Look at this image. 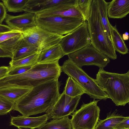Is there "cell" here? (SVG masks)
Returning <instances> with one entry per match:
<instances>
[{"label": "cell", "instance_id": "6da1fadb", "mask_svg": "<svg viewBox=\"0 0 129 129\" xmlns=\"http://www.w3.org/2000/svg\"><path fill=\"white\" fill-rule=\"evenodd\" d=\"M59 87L56 79L32 88L15 103L13 110L27 116L45 113L57 100L60 95Z\"/></svg>", "mask_w": 129, "mask_h": 129}, {"label": "cell", "instance_id": "cb8c5ba5", "mask_svg": "<svg viewBox=\"0 0 129 129\" xmlns=\"http://www.w3.org/2000/svg\"><path fill=\"white\" fill-rule=\"evenodd\" d=\"M63 91L66 95L72 97L82 95L85 93L82 86L70 77L67 79Z\"/></svg>", "mask_w": 129, "mask_h": 129}, {"label": "cell", "instance_id": "4fadbf2b", "mask_svg": "<svg viewBox=\"0 0 129 129\" xmlns=\"http://www.w3.org/2000/svg\"><path fill=\"white\" fill-rule=\"evenodd\" d=\"M36 18L35 13L26 12L16 16L7 14L5 21L8 26L13 29L22 32L29 28L37 25Z\"/></svg>", "mask_w": 129, "mask_h": 129}, {"label": "cell", "instance_id": "ac0fdd59", "mask_svg": "<svg viewBox=\"0 0 129 129\" xmlns=\"http://www.w3.org/2000/svg\"><path fill=\"white\" fill-rule=\"evenodd\" d=\"M66 0H28L24 11L35 13L52 7Z\"/></svg>", "mask_w": 129, "mask_h": 129}, {"label": "cell", "instance_id": "d6a6232c", "mask_svg": "<svg viewBox=\"0 0 129 129\" xmlns=\"http://www.w3.org/2000/svg\"><path fill=\"white\" fill-rule=\"evenodd\" d=\"M7 14L6 8L3 3L0 2V24H2Z\"/></svg>", "mask_w": 129, "mask_h": 129}, {"label": "cell", "instance_id": "44dd1931", "mask_svg": "<svg viewBox=\"0 0 129 129\" xmlns=\"http://www.w3.org/2000/svg\"><path fill=\"white\" fill-rule=\"evenodd\" d=\"M98 10L101 23L110 39L112 41L110 23L108 19L107 7L108 3L104 0H96Z\"/></svg>", "mask_w": 129, "mask_h": 129}, {"label": "cell", "instance_id": "52a82bcc", "mask_svg": "<svg viewBox=\"0 0 129 129\" xmlns=\"http://www.w3.org/2000/svg\"><path fill=\"white\" fill-rule=\"evenodd\" d=\"M22 32L23 39L41 52L59 44L63 36L49 31L37 25Z\"/></svg>", "mask_w": 129, "mask_h": 129}, {"label": "cell", "instance_id": "5bb4252c", "mask_svg": "<svg viewBox=\"0 0 129 129\" xmlns=\"http://www.w3.org/2000/svg\"><path fill=\"white\" fill-rule=\"evenodd\" d=\"M49 119L46 114L37 117H30L22 115L12 116L10 125L18 128L25 127L30 128H38L47 122Z\"/></svg>", "mask_w": 129, "mask_h": 129}, {"label": "cell", "instance_id": "d6986e66", "mask_svg": "<svg viewBox=\"0 0 129 129\" xmlns=\"http://www.w3.org/2000/svg\"><path fill=\"white\" fill-rule=\"evenodd\" d=\"M117 110L111 113L107 114V117L104 120L99 119L95 129H114L116 126L124 120L126 117L117 113Z\"/></svg>", "mask_w": 129, "mask_h": 129}, {"label": "cell", "instance_id": "484cf974", "mask_svg": "<svg viewBox=\"0 0 129 129\" xmlns=\"http://www.w3.org/2000/svg\"><path fill=\"white\" fill-rule=\"evenodd\" d=\"M41 51L23 58L15 61L11 60L9 62V67L13 68L15 67L24 66H33L37 63L38 59Z\"/></svg>", "mask_w": 129, "mask_h": 129}, {"label": "cell", "instance_id": "7a4b0ae2", "mask_svg": "<svg viewBox=\"0 0 129 129\" xmlns=\"http://www.w3.org/2000/svg\"><path fill=\"white\" fill-rule=\"evenodd\" d=\"M58 61L37 63L23 73L6 76L0 79V88L9 86L32 88L49 81L58 79L62 72Z\"/></svg>", "mask_w": 129, "mask_h": 129}, {"label": "cell", "instance_id": "4316f807", "mask_svg": "<svg viewBox=\"0 0 129 129\" xmlns=\"http://www.w3.org/2000/svg\"><path fill=\"white\" fill-rule=\"evenodd\" d=\"M23 39L22 34L0 43V47L13 53Z\"/></svg>", "mask_w": 129, "mask_h": 129}, {"label": "cell", "instance_id": "1f68e13d", "mask_svg": "<svg viewBox=\"0 0 129 129\" xmlns=\"http://www.w3.org/2000/svg\"><path fill=\"white\" fill-rule=\"evenodd\" d=\"M114 128H129V117H126L124 120L118 124Z\"/></svg>", "mask_w": 129, "mask_h": 129}, {"label": "cell", "instance_id": "836d02e7", "mask_svg": "<svg viewBox=\"0 0 129 129\" xmlns=\"http://www.w3.org/2000/svg\"><path fill=\"white\" fill-rule=\"evenodd\" d=\"M12 53L0 47V57H8L11 58Z\"/></svg>", "mask_w": 129, "mask_h": 129}, {"label": "cell", "instance_id": "d590c367", "mask_svg": "<svg viewBox=\"0 0 129 129\" xmlns=\"http://www.w3.org/2000/svg\"><path fill=\"white\" fill-rule=\"evenodd\" d=\"M13 30L7 25L0 24V33L9 31Z\"/></svg>", "mask_w": 129, "mask_h": 129}, {"label": "cell", "instance_id": "3957f363", "mask_svg": "<svg viewBox=\"0 0 129 129\" xmlns=\"http://www.w3.org/2000/svg\"><path fill=\"white\" fill-rule=\"evenodd\" d=\"M95 79L116 106H124L129 103V70L125 73L119 74L100 69Z\"/></svg>", "mask_w": 129, "mask_h": 129}, {"label": "cell", "instance_id": "ba28073f", "mask_svg": "<svg viewBox=\"0 0 129 129\" xmlns=\"http://www.w3.org/2000/svg\"><path fill=\"white\" fill-rule=\"evenodd\" d=\"M37 25L50 32L62 35H67L85 21L82 19L51 16L36 18Z\"/></svg>", "mask_w": 129, "mask_h": 129}, {"label": "cell", "instance_id": "9c48e42d", "mask_svg": "<svg viewBox=\"0 0 129 129\" xmlns=\"http://www.w3.org/2000/svg\"><path fill=\"white\" fill-rule=\"evenodd\" d=\"M68 59L79 67L94 66L103 69L110 62L109 58L91 44L67 55Z\"/></svg>", "mask_w": 129, "mask_h": 129}, {"label": "cell", "instance_id": "9a60e30c", "mask_svg": "<svg viewBox=\"0 0 129 129\" xmlns=\"http://www.w3.org/2000/svg\"><path fill=\"white\" fill-rule=\"evenodd\" d=\"M129 13V0H113L108 3V17L110 18L121 19Z\"/></svg>", "mask_w": 129, "mask_h": 129}, {"label": "cell", "instance_id": "74e56055", "mask_svg": "<svg viewBox=\"0 0 129 129\" xmlns=\"http://www.w3.org/2000/svg\"><path fill=\"white\" fill-rule=\"evenodd\" d=\"M18 129H23L20 128H18ZM32 129V128H30V129Z\"/></svg>", "mask_w": 129, "mask_h": 129}, {"label": "cell", "instance_id": "2e32d148", "mask_svg": "<svg viewBox=\"0 0 129 129\" xmlns=\"http://www.w3.org/2000/svg\"><path fill=\"white\" fill-rule=\"evenodd\" d=\"M65 55L59 44L43 50L40 53L38 63H47L59 61Z\"/></svg>", "mask_w": 129, "mask_h": 129}, {"label": "cell", "instance_id": "e0dca14e", "mask_svg": "<svg viewBox=\"0 0 129 129\" xmlns=\"http://www.w3.org/2000/svg\"><path fill=\"white\" fill-rule=\"evenodd\" d=\"M32 88L9 86L0 88V95L15 103Z\"/></svg>", "mask_w": 129, "mask_h": 129}, {"label": "cell", "instance_id": "603a6c76", "mask_svg": "<svg viewBox=\"0 0 129 129\" xmlns=\"http://www.w3.org/2000/svg\"><path fill=\"white\" fill-rule=\"evenodd\" d=\"M38 129H72L69 116L47 122Z\"/></svg>", "mask_w": 129, "mask_h": 129}, {"label": "cell", "instance_id": "7c38bea8", "mask_svg": "<svg viewBox=\"0 0 129 129\" xmlns=\"http://www.w3.org/2000/svg\"><path fill=\"white\" fill-rule=\"evenodd\" d=\"M81 95L72 97L63 91L55 104L45 112L49 118L59 119L69 116L76 111Z\"/></svg>", "mask_w": 129, "mask_h": 129}, {"label": "cell", "instance_id": "f1b7e54d", "mask_svg": "<svg viewBox=\"0 0 129 129\" xmlns=\"http://www.w3.org/2000/svg\"><path fill=\"white\" fill-rule=\"evenodd\" d=\"M15 103L0 95V115L7 114L13 110Z\"/></svg>", "mask_w": 129, "mask_h": 129}, {"label": "cell", "instance_id": "8d00e7d4", "mask_svg": "<svg viewBox=\"0 0 129 129\" xmlns=\"http://www.w3.org/2000/svg\"><path fill=\"white\" fill-rule=\"evenodd\" d=\"M123 40H127L129 38L128 34L127 32H126L123 34L122 36Z\"/></svg>", "mask_w": 129, "mask_h": 129}, {"label": "cell", "instance_id": "7402d4cb", "mask_svg": "<svg viewBox=\"0 0 129 129\" xmlns=\"http://www.w3.org/2000/svg\"><path fill=\"white\" fill-rule=\"evenodd\" d=\"M110 28L112 42L115 51L123 55L128 53V49L117 30L116 25L113 26L111 24Z\"/></svg>", "mask_w": 129, "mask_h": 129}, {"label": "cell", "instance_id": "8fae6325", "mask_svg": "<svg viewBox=\"0 0 129 129\" xmlns=\"http://www.w3.org/2000/svg\"><path fill=\"white\" fill-rule=\"evenodd\" d=\"M78 0H66L64 2L52 7L37 12L36 17L51 16L82 19L84 17L77 7Z\"/></svg>", "mask_w": 129, "mask_h": 129}, {"label": "cell", "instance_id": "f35d334b", "mask_svg": "<svg viewBox=\"0 0 129 129\" xmlns=\"http://www.w3.org/2000/svg\"><path fill=\"white\" fill-rule=\"evenodd\" d=\"M114 129H118L114 128ZM129 129V128H122V129Z\"/></svg>", "mask_w": 129, "mask_h": 129}, {"label": "cell", "instance_id": "d4e9b609", "mask_svg": "<svg viewBox=\"0 0 129 129\" xmlns=\"http://www.w3.org/2000/svg\"><path fill=\"white\" fill-rule=\"evenodd\" d=\"M6 8L9 12L24 11L28 0H2Z\"/></svg>", "mask_w": 129, "mask_h": 129}, {"label": "cell", "instance_id": "f546056e", "mask_svg": "<svg viewBox=\"0 0 129 129\" xmlns=\"http://www.w3.org/2000/svg\"><path fill=\"white\" fill-rule=\"evenodd\" d=\"M33 66H21L13 68H10L9 67V70L7 76H13L23 73L29 70Z\"/></svg>", "mask_w": 129, "mask_h": 129}, {"label": "cell", "instance_id": "83f0119b", "mask_svg": "<svg viewBox=\"0 0 129 129\" xmlns=\"http://www.w3.org/2000/svg\"><path fill=\"white\" fill-rule=\"evenodd\" d=\"M93 0H78L77 7L86 21L90 13Z\"/></svg>", "mask_w": 129, "mask_h": 129}, {"label": "cell", "instance_id": "8992f818", "mask_svg": "<svg viewBox=\"0 0 129 129\" xmlns=\"http://www.w3.org/2000/svg\"><path fill=\"white\" fill-rule=\"evenodd\" d=\"M99 100L83 103L74 111L70 119L72 129H95L99 119L100 109L97 105Z\"/></svg>", "mask_w": 129, "mask_h": 129}, {"label": "cell", "instance_id": "4dcf8cb0", "mask_svg": "<svg viewBox=\"0 0 129 129\" xmlns=\"http://www.w3.org/2000/svg\"><path fill=\"white\" fill-rule=\"evenodd\" d=\"M22 33L20 30L13 29L12 30L0 33V43Z\"/></svg>", "mask_w": 129, "mask_h": 129}, {"label": "cell", "instance_id": "277c9868", "mask_svg": "<svg viewBox=\"0 0 129 129\" xmlns=\"http://www.w3.org/2000/svg\"><path fill=\"white\" fill-rule=\"evenodd\" d=\"M86 21L91 44L97 50L109 59L117 58V55L112 41L105 30L101 22L96 0H93L89 14Z\"/></svg>", "mask_w": 129, "mask_h": 129}, {"label": "cell", "instance_id": "ffe728a7", "mask_svg": "<svg viewBox=\"0 0 129 129\" xmlns=\"http://www.w3.org/2000/svg\"><path fill=\"white\" fill-rule=\"evenodd\" d=\"M39 51H40L23 38L12 53L13 56L11 60H18L30 56Z\"/></svg>", "mask_w": 129, "mask_h": 129}, {"label": "cell", "instance_id": "5b68a950", "mask_svg": "<svg viewBox=\"0 0 129 129\" xmlns=\"http://www.w3.org/2000/svg\"><path fill=\"white\" fill-rule=\"evenodd\" d=\"M62 72L72 78L84 89L85 93L93 100H106L109 98L98 84L95 79L91 77L81 68L69 59L61 66Z\"/></svg>", "mask_w": 129, "mask_h": 129}, {"label": "cell", "instance_id": "e575fe53", "mask_svg": "<svg viewBox=\"0 0 129 129\" xmlns=\"http://www.w3.org/2000/svg\"><path fill=\"white\" fill-rule=\"evenodd\" d=\"M9 66L0 67V79L7 76Z\"/></svg>", "mask_w": 129, "mask_h": 129}, {"label": "cell", "instance_id": "30bf717a", "mask_svg": "<svg viewBox=\"0 0 129 129\" xmlns=\"http://www.w3.org/2000/svg\"><path fill=\"white\" fill-rule=\"evenodd\" d=\"M59 44L65 55L79 50L91 44L87 21L63 37Z\"/></svg>", "mask_w": 129, "mask_h": 129}]
</instances>
